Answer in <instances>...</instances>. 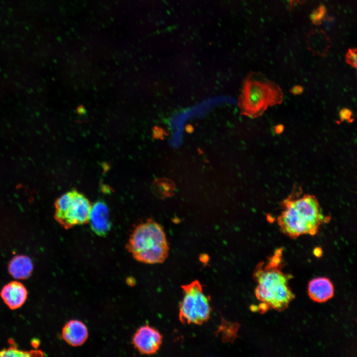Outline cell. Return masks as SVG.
Segmentation results:
<instances>
[{
	"label": "cell",
	"instance_id": "cell-21",
	"mask_svg": "<svg viewBox=\"0 0 357 357\" xmlns=\"http://www.w3.org/2000/svg\"><path fill=\"white\" fill-rule=\"evenodd\" d=\"M284 128V126L282 124H279L275 126L274 130L276 133L280 134L283 133Z\"/></svg>",
	"mask_w": 357,
	"mask_h": 357
},
{
	"label": "cell",
	"instance_id": "cell-15",
	"mask_svg": "<svg viewBox=\"0 0 357 357\" xmlns=\"http://www.w3.org/2000/svg\"><path fill=\"white\" fill-rule=\"evenodd\" d=\"M10 346L0 350V357H41L43 356V352L39 350L31 351H22L19 349L11 339L9 340Z\"/></svg>",
	"mask_w": 357,
	"mask_h": 357
},
{
	"label": "cell",
	"instance_id": "cell-6",
	"mask_svg": "<svg viewBox=\"0 0 357 357\" xmlns=\"http://www.w3.org/2000/svg\"><path fill=\"white\" fill-rule=\"evenodd\" d=\"M92 204L75 189L61 195L56 201L55 218L63 228L68 229L88 222Z\"/></svg>",
	"mask_w": 357,
	"mask_h": 357
},
{
	"label": "cell",
	"instance_id": "cell-1",
	"mask_svg": "<svg viewBox=\"0 0 357 357\" xmlns=\"http://www.w3.org/2000/svg\"><path fill=\"white\" fill-rule=\"evenodd\" d=\"M282 211L277 219L282 233L295 239L302 235L314 236L320 227L330 222L331 217L323 213L313 195L292 192L281 202Z\"/></svg>",
	"mask_w": 357,
	"mask_h": 357
},
{
	"label": "cell",
	"instance_id": "cell-5",
	"mask_svg": "<svg viewBox=\"0 0 357 357\" xmlns=\"http://www.w3.org/2000/svg\"><path fill=\"white\" fill-rule=\"evenodd\" d=\"M181 288L183 296L179 306V321L183 324H202L211 312L209 298L198 280L182 285Z\"/></svg>",
	"mask_w": 357,
	"mask_h": 357
},
{
	"label": "cell",
	"instance_id": "cell-4",
	"mask_svg": "<svg viewBox=\"0 0 357 357\" xmlns=\"http://www.w3.org/2000/svg\"><path fill=\"white\" fill-rule=\"evenodd\" d=\"M284 94L275 82L256 73L244 79L238 99L241 114L251 118L261 115L269 107L281 104Z\"/></svg>",
	"mask_w": 357,
	"mask_h": 357
},
{
	"label": "cell",
	"instance_id": "cell-16",
	"mask_svg": "<svg viewBox=\"0 0 357 357\" xmlns=\"http://www.w3.org/2000/svg\"><path fill=\"white\" fill-rule=\"evenodd\" d=\"M154 182V190L161 197H169L173 194L175 186L171 180L162 179Z\"/></svg>",
	"mask_w": 357,
	"mask_h": 357
},
{
	"label": "cell",
	"instance_id": "cell-20",
	"mask_svg": "<svg viewBox=\"0 0 357 357\" xmlns=\"http://www.w3.org/2000/svg\"><path fill=\"white\" fill-rule=\"evenodd\" d=\"M303 88L299 85L294 86L290 90V92L294 95H299L302 94Z\"/></svg>",
	"mask_w": 357,
	"mask_h": 357
},
{
	"label": "cell",
	"instance_id": "cell-22",
	"mask_svg": "<svg viewBox=\"0 0 357 357\" xmlns=\"http://www.w3.org/2000/svg\"><path fill=\"white\" fill-rule=\"evenodd\" d=\"M76 112L78 114V115L81 116L84 115L86 113V111L85 108L82 105H80L77 107L76 109Z\"/></svg>",
	"mask_w": 357,
	"mask_h": 357
},
{
	"label": "cell",
	"instance_id": "cell-23",
	"mask_svg": "<svg viewBox=\"0 0 357 357\" xmlns=\"http://www.w3.org/2000/svg\"><path fill=\"white\" fill-rule=\"evenodd\" d=\"M322 253V249L319 247H315L313 250V254L316 257H320L321 256Z\"/></svg>",
	"mask_w": 357,
	"mask_h": 357
},
{
	"label": "cell",
	"instance_id": "cell-19",
	"mask_svg": "<svg viewBox=\"0 0 357 357\" xmlns=\"http://www.w3.org/2000/svg\"><path fill=\"white\" fill-rule=\"evenodd\" d=\"M353 115V112L347 108H342L339 113V116L341 121L343 122L346 120L350 123L352 122L354 120V119L352 118Z\"/></svg>",
	"mask_w": 357,
	"mask_h": 357
},
{
	"label": "cell",
	"instance_id": "cell-18",
	"mask_svg": "<svg viewBox=\"0 0 357 357\" xmlns=\"http://www.w3.org/2000/svg\"><path fill=\"white\" fill-rule=\"evenodd\" d=\"M345 60L348 64L357 68V50L350 49L346 53Z\"/></svg>",
	"mask_w": 357,
	"mask_h": 357
},
{
	"label": "cell",
	"instance_id": "cell-11",
	"mask_svg": "<svg viewBox=\"0 0 357 357\" xmlns=\"http://www.w3.org/2000/svg\"><path fill=\"white\" fill-rule=\"evenodd\" d=\"M334 291L332 283L326 277L313 279L308 284V295L312 300L317 302H324L331 298Z\"/></svg>",
	"mask_w": 357,
	"mask_h": 357
},
{
	"label": "cell",
	"instance_id": "cell-9",
	"mask_svg": "<svg viewBox=\"0 0 357 357\" xmlns=\"http://www.w3.org/2000/svg\"><path fill=\"white\" fill-rule=\"evenodd\" d=\"M25 287L18 281H11L2 288L0 295L4 302L11 309L20 307L27 298Z\"/></svg>",
	"mask_w": 357,
	"mask_h": 357
},
{
	"label": "cell",
	"instance_id": "cell-24",
	"mask_svg": "<svg viewBox=\"0 0 357 357\" xmlns=\"http://www.w3.org/2000/svg\"><path fill=\"white\" fill-rule=\"evenodd\" d=\"M304 0H290L291 5H294L296 3H301Z\"/></svg>",
	"mask_w": 357,
	"mask_h": 357
},
{
	"label": "cell",
	"instance_id": "cell-2",
	"mask_svg": "<svg viewBox=\"0 0 357 357\" xmlns=\"http://www.w3.org/2000/svg\"><path fill=\"white\" fill-rule=\"evenodd\" d=\"M282 249H278L268 258L265 266L263 262L254 269L253 278L257 283L255 293L256 298L268 307L282 311L287 308L295 298V295L288 286L293 276L283 273L282 265Z\"/></svg>",
	"mask_w": 357,
	"mask_h": 357
},
{
	"label": "cell",
	"instance_id": "cell-17",
	"mask_svg": "<svg viewBox=\"0 0 357 357\" xmlns=\"http://www.w3.org/2000/svg\"><path fill=\"white\" fill-rule=\"evenodd\" d=\"M325 8L322 5L320 6L314 11L310 16L313 23L315 24H319L325 15Z\"/></svg>",
	"mask_w": 357,
	"mask_h": 357
},
{
	"label": "cell",
	"instance_id": "cell-7",
	"mask_svg": "<svg viewBox=\"0 0 357 357\" xmlns=\"http://www.w3.org/2000/svg\"><path fill=\"white\" fill-rule=\"evenodd\" d=\"M162 343V336L154 328L145 325L134 333L132 343L141 354L151 355L155 354Z\"/></svg>",
	"mask_w": 357,
	"mask_h": 357
},
{
	"label": "cell",
	"instance_id": "cell-3",
	"mask_svg": "<svg viewBox=\"0 0 357 357\" xmlns=\"http://www.w3.org/2000/svg\"><path fill=\"white\" fill-rule=\"evenodd\" d=\"M126 247L136 260L148 264L163 263L167 258L169 251L163 228L151 219L134 227Z\"/></svg>",
	"mask_w": 357,
	"mask_h": 357
},
{
	"label": "cell",
	"instance_id": "cell-10",
	"mask_svg": "<svg viewBox=\"0 0 357 357\" xmlns=\"http://www.w3.org/2000/svg\"><path fill=\"white\" fill-rule=\"evenodd\" d=\"M61 335L67 344L76 347L86 342L88 337V330L86 325L81 321L72 319L64 325Z\"/></svg>",
	"mask_w": 357,
	"mask_h": 357
},
{
	"label": "cell",
	"instance_id": "cell-14",
	"mask_svg": "<svg viewBox=\"0 0 357 357\" xmlns=\"http://www.w3.org/2000/svg\"><path fill=\"white\" fill-rule=\"evenodd\" d=\"M239 327L238 323L228 322L223 318L217 333L221 336L223 342H232L238 337Z\"/></svg>",
	"mask_w": 357,
	"mask_h": 357
},
{
	"label": "cell",
	"instance_id": "cell-12",
	"mask_svg": "<svg viewBox=\"0 0 357 357\" xmlns=\"http://www.w3.org/2000/svg\"><path fill=\"white\" fill-rule=\"evenodd\" d=\"M33 269L32 260L28 256L18 255L13 257L8 265V271L14 278L25 280L29 278Z\"/></svg>",
	"mask_w": 357,
	"mask_h": 357
},
{
	"label": "cell",
	"instance_id": "cell-13",
	"mask_svg": "<svg viewBox=\"0 0 357 357\" xmlns=\"http://www.w3.org/2000/svg\"><path fill=\"white\" fill-rule=\"evenodd\" d=\"M307 43L310 50L318 53H324L329 48L330 41L324 31L315 30L307 36Z\"/></svg>",
	"mask_w": 357,
	"mask_h": 357
},
{
	"label": "cell",
	"instance_id": "cell-8",
	"mask_svg": "<svg viewBox=\"0 0 357 357\" xmlns=\"http://www.w3.org/2000/svg\"><path fill=\"white\" fill-rule=\"evenodd\" d=\"M93 231L99 236H104L111 227L109 209L103 202L99 201L92 205L89 221Z\"/></svg>",
	"mask_w": 357,
	"mask_h": 357
}]
</instances>
